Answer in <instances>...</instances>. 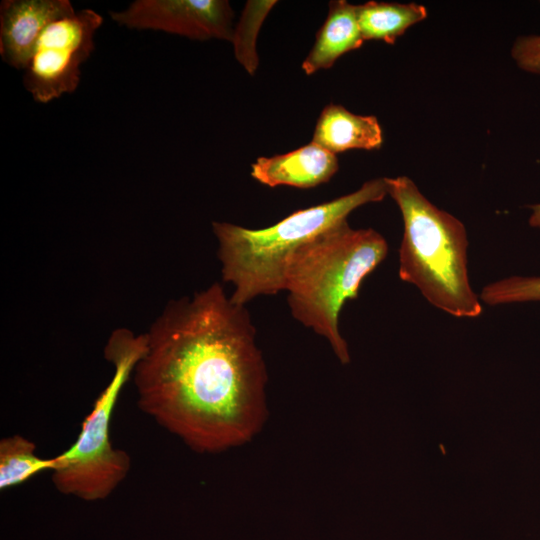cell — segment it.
Returning a JSON list of instances; mask_svg holds the SVG:
<instances>
[{"instance_id":"4","label":"cell","mask_w":540,"mask_h":540,"mask_svg":"<svg viewBox=\"0 0 540 540\" xmlns=\"http://www.w3.org/2000/svg\"><path fill=\"white\" fill-rule=\"evenodd\" d=\"M403 218L399 277L415 285L437 309L458 318L482 313L469 281L468 240L463 223L437 208L406 176L385 178Z\"/></svg>"},{"instance_id":"12","label":"cell","mask_w":540,"mask_h":540,"mask_svg":"<svg viewBox=\"0 0 540 540\" xmlns=\"http://www.w3.org/2000/svg\"><path fill=\"white\" fill-rule=\"evenodd\" d=\"M358 22L364 40L394 44L412 25L427 17L423 5L369 1L357 5Z\"/></svg>"},{"instance_id":"8","label":"cell","mask_w":540,"mask_h":540,"mask_svg":"<svg viewBox=\"0 0 540 540\" xmlns=\"http://www.w3.org/2000/svg\"><path fill=\"white\" fill-rule=\"evenodd\" d=\"M69 0H4L0 4V55L24 70L36 43L54 20L73 13Z\"/></svg>"},{"instance_id":"1","label":"cell","mask_w":540,"mask_h":540,"mask_svg":"<svg viewBox=\"0 0 540 540\" xmlns=\"http://www.w3.org/2000/svg\"><path fill=\"white\" fill-rule=\"evenodd\" d=\"M133 380L140 410L200 453L242 445L265 416L267 372L245 306L214 282L169 301Z\"/></svg>"},{"instance_id":"11","label":"cell","mask_w":540,"mask_h":540,"mask_svg":"<svg viewBox=\"0 0 540 540\" xmlns=\"http://www.w3.org/2000/svg\"><path fill=\"white\" fill-rule=\"evenodd\" d=\"M312 142L335 154L379 149L383 135L375 116L357 115L341 105L329 104L318 117Z\"/></svg>"},{"instance_id":"15","label":"cell","mask_w":540,"mask_h":540,"mask_svg":"<svg viewBox=\"0 0 540 540\" xmlns=\"http://www.w3.org/2000/svg\"><path fill=\"white\" fill-rule=\"evenodd\" d=\"M480 300L496 306L540 302V276H510L485 285Z\"/></svg>"},{"instance_id":"16","label":"cell","mask_w":540,"mask_h":540,"mask_svg":"<svg viewBox=\"0 0 540 540\" xmlns=\"http://www.w3.org/2000/svg\"><path fill=\"white\" fill-rule=\"evenodd\" d=\"M511 54L521 69L540 74V35L517 38Z\"/></svg>"},{"instance_id":"2","label":"cell","mask_w":540,"mask_h":540,"mask_svg":"<svg viewBox=\"0 0 540 540\" xmlns=\"http://www.w3.org/2000/svg\"><path fill=\"white\" fill-rule=\"evenodd\" d=\"M387 254L379 232L353 229L346 219L303 243L289 259L284 291L293 318L325 338L343 364L350 355L339 330L340 312L358 298L363 280Z\"/></svg>"},{"instance_id":"14","label":"cell","mask_w":540,"mask_h":540,"mask_svg":"<svg viewBox=\"0 0 540 540\" xmlns=\"http://www.w3.org/2000/svg\"><path fill=\"white\" fill-rule=\"evenodd\" d=\"M275 0H249L246 2L240 20L233 31L231 42L237 61L250 74L254 75L258 66L256 40L259 30Z\"/></svg>"},{"instance_id":"10","label":"cell","mask_w":540,"mask_h":540,"mask_svg":"<svg viewBox=\"0 0 540 540\" xmlns=\"http://www.w3.org/2000/svg\"><path fill=\"white\" fill-rule=\"evenodd\" d=\"M363 42L357 5L345 0L330 1L327 18L302 63V70L312 75L321 69H328L340 56L358 49Z\"/></svg>"},{"instance_id":"17","label":"cell","mask_w":540,"mask_h":540,"mask_svg":"<svg viewBox=\"0 0 540 540\" xmlns=\"http://www.w3.org/2000/svg\"><path fill=\"white\" fill-rule=\"evenodd\" d=\"M529 208L532 210L529 217V225L540 229V204L530 205Z\"/></svg>"},{"instance_id":"6","label":"cell","mask_w":540,"mask_h":540,"mask_svg":"<svg viewBox=\"0 0 540 540\" xmlns=\"http://www.w3.org/2000/svg\"><path fill=\"white\" fill-rule=\"evenodd\" d=\"M103 20L96 11L82 9L47 26L23 75L24 87L36 102L48 103L77 89L81 65L94 50Z\"/></svg>"},{"instance_id":"3","label":"cell","mask_w":540,"mask_h":540,"mask_svg":"<svg viewBox=\"0 0 540 540\" xmlns=\"http://www.w3.org/2000/svg\"><path fill=\"white\" fill-rule=\"evenodd\" d=\"M387 194L385 178H377L350 194L292 212L267 228L212 222L222 280L233 286L231 301L245 306L258 296L284 291L289 259L303 243L346 220L358 207L379 202Z\"/></svg>"},{"instance_id":"9","label":"cell","mask_w":540,"mask_h":540,"mask_svg":"<svg viewBox=\"0 0 540 540\" xmlns=\"http://www.w3.org/2000/svg\"><path fill=\"white\" fill-rule=\"evenodd\" d=\"M338 167L335 154L311 142L285 154L257 158L251 176L269 187L308 189L328 182Z\"/></svg>"},{"instance_id":"5","label":"cell","mask_w":540,"mask_h":540,"mask_svg":"<svg viewBox=\"0 0 540 540\" xmlns=\"http://www.w3.org/2000/svg\"><path fill=\"white\" fill-rule=\"evenodd\" d=\"M146 334L117 328L109 336L104 357L113 375L81 423L74 443L55 456L51 471L57 491L84 501L109 497L127 477L130 455L114 447L110 437L113 411L125 384L146 350Z\"/></svg>"},{"instance_id":"13","label":"cell","mask_w":540,"mask_h":540,"mask_svg":"<svg viewBox=\"0 0 540 540\" xmlns=\"http://www.w3.org/2000/svg\"><path fill=\"white\" fill-rule=\"evenodd\" d=\"M30 439L14 434L0 440V490L5 491L55 467V456L42 458Z\"/></svg>"},{"instance_id":"7","label":"cell","mask_w":540,"mask_h":540,"mask_svg":"<svg viewBox=\"0 0 540 540\" xmlns=\"http://www.w3.org/2000/svg\"><path fill=\"white\" fill-rule=\"evenodd\" d=\"M233 10L226 0H136L111 19L129 29L156 30L195 40H232Z\"/></svg>"}]
</instances>
